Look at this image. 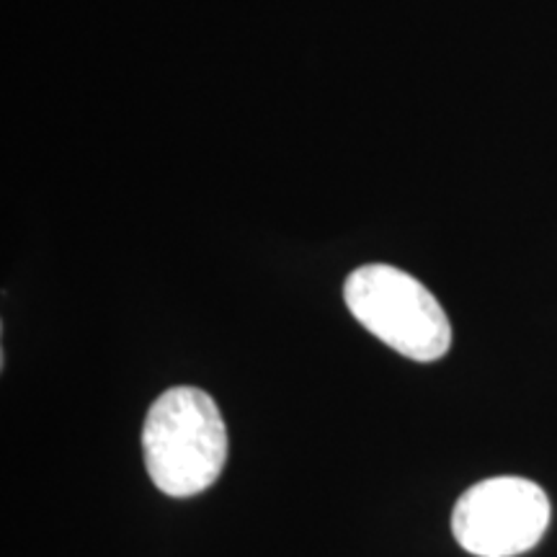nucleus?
<instances>
[{
	"label": "nucleus",
	"instance_id": "obj_3",
	"mask_svg": "<svg viewBox=\"0 0 557 557\" xmlns=\"http://www.w3.org/2000/svg\"><path fill=\"white\" fill-rule=\"evenodd\" d=\"M549 498L527 478L500 475L462 493L451 513L459 547L478 557L529 553L549 527Z\"/></svg>",
	"mask_w": 557,
	"mask_h": 557
},
{
	"label": "nucleus",
	"instance_id": "obj_2",
	"mask_svg": "<svg viewBox=\"0 0 557 557\" xmlns=\"http://www.w3.org/2000/svg\"><path fill=\"white\" fill-rule=\"evenodd\" d=\"M351 315L382 344L413 361H436L449 351L451 325L438 299L416 276L387 263L351 271L344 284Z\"/></svg>",
	"mask_w": 557,
	"mask_h": 557
},
{
	"label": "nucleus",
	"instance_id": "obj_1",
	"mask_svg": "<svg viewBox=\"0 0 557 557\" xmlns=\"http://www.w3.org/2000/svg\"><path fill=\"white\" fill-rule=\"evenodd\" d=\"M145 468L156 487L189 498L218 483L227 459V429L205 389L171 387L152 403L143 429Z\"/></svg>",
	"mask_w": 557,
	"mask_h": 557
}]
</instances>
